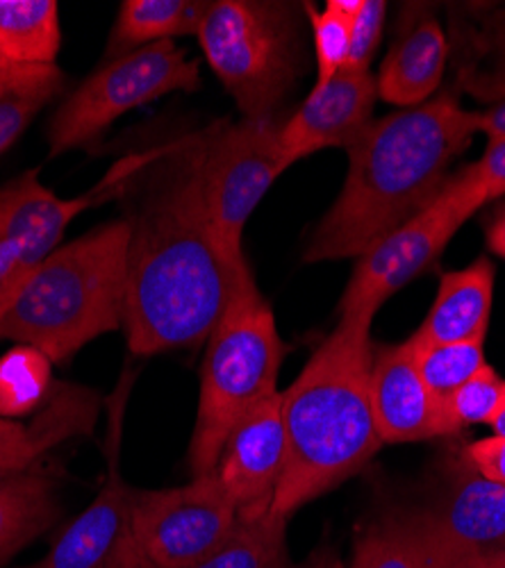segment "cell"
Wrapping results in <instances>:
<instances>
[{
    "label": "cell",
    "instance_id": "1",
    "mask_svg": "<svg viewBox=\"0 0 505 568\" xmlns=\"http://www.w3.org/2000/svg\"><path fill=\"white\" fill-rule=\"evenodd\" d=\"M151 169L128 216L123 327L130 353L140 357L208 342L246 262L225 253L212 223L201 134L173 141Z\"/></svg>",
    "mask_w": 505,
    "mask_h": 568
},
{
    "label": "cell",
    "instance_id": "2",
    "mask_svg": "<svg viewBox=\"0 0 505 568\" xmlns=\"http://www.w3.org/2000/svg\"><path fill=\"white\" fill-rule=\"evenodd\" d=\"M476 132V112L453 97L372 121L346 149L344 186L310 236L305 262L360 257L426 210L448 182L451 162L469 149Z\"/></svg>",
    "mask_w": 505,
    "mask_h": 568
},
{
    "label": "cell",
    "instance_id": "3",
    "mask_svg": "<svg viewBox=\"0 0 505 568\" xmlns=\"http://www.w3.org/2000/svg\"><path fill=\"white\" fill-rule=\"evenodd\" d=\"M342 312L337 327L283 392L287 464L271 509L292 514L360 473L381 450L372 407V321Z\"/></svg>",
    "mask_w": 505,
    "mask_h": 568
},
{
    "label": "cell",
    "instance_id": "4",
    "mask_svg": "<svg viewBox=\"0 0 505 568\" xmlns=\"http://www.w3.org/2000/svg\"><path fill=\"white\" fill-rule=\"evenodd\" d=\"M130 223L119 219L39 262L0 312V339L32 346L53 364L123 325Z\"/></svg>",
    "mask_w": 505,
    "mask_h": 568
},
{
    "label": "cell",
    "instance_id": "5",
    "mask_svg": "<svg viewBox=\"0 0 505 568\" xmlns=\"http://www.w3.org/2000/svg\"><path fill=\"white\" fill-rule=\"evenodd\" d=\"M287 346L249 262L242 264L235 292L208 339L201 368V396L190 444L194 478L216 466L235 425L264 398L273 396Z\"/></svg>",
    "mask_w": 505,
    "mask_h": 568
},
{
    "label": "cell",
    "instance_id": "6",
    "mask_svg": "<svg viewBox=\"0 0 505 568\" xmlns=\"http://www.w3.org/2000/svg\"><path fill=\"white\" fill-rule=\"evenodd\" d=\"M296 6L262 0H216L199 26L212 71L244 119L273 116L299 78Z\"/></svg>",
    "mask_w": 505,
    "mask_h": 568
},
{
    "label": "cell",
    "instance_id": "7",
    "mask_svg": "<svg viewBox=\"0 0 505 568\" xmlns=\"http://www.w3.org/2000/svg\"><path fill=\"white\" fill-rule=\"evenodd\" d=\"M201 71L173 41H160L101 67L58 108L49 149L58 158L94 141L125 112L171 91H196Z\"/></svg>",
    "mask_w": 505,
    "mask_h": 568
},
{
    "label": "cell",
    "instance_id": "8",
    "mask_svg": "<svg viewBox=\"0 0 505 568\" xmlns=\"http://www.w3.org/2000/svg\"><path fill=\"white\" fill-rule=\"evenodd\" d=\"M283 123L273 116L219 123L201 132L205 203L231 257H242L244 227L283 171L292 166L281 149Z\"/></svg>",
    "mask_w": 505,
    "mask_h": 568
},
{
    "label": "cell",
    "instance_id": "9",
    "mask_svg": "<svg viewBox=\"0 0 505 568\" xmlns=\"http://www.w3.org/2000/svg\"><path fill=\"white\" fill-rule=\"evenodd\" d=\"M481 207L483 203L474 194L467 169L451 175L426 210L360 255L340 310L378 312L390 296L435 264L453 234Z\"/></svg>",
    "mask_w": 505,
    "mask_h": 568
},
{
    "label": "cell",
    "instance_id": "10",
    "mask_svg": "<svg viewBox=\"0 0 505 568\" xmlns=\"http://www.w3.org/2000/svg\"><path fill=\"white\" fill-rule=\"evenodd\" d=\"M130 385L132 375L123 373L117 392L108 400V476L101 491L94 503L60 532L49 552L23 568H151L132 528L137 489L123 480L119 466Z\"/></svg>",
    "mask_w": 505,
    "mask_h": 568
},
{
    "label": "cell",
    "instance_id": "11",
    "mask_svg": "<svg viewBox=\"0 0 505 568\" xmlns=\"http://www.w3.org/2000/svg\"><path fill=\"white\" fill-rule=\"evenodd\" d=\"M238 524V507L212 473L185 487L140 491L132 528L151 568H190L212 552Z\"/></svg>",
    "mask_w": 505,
    "mask_h": 568
},
{
    "label": "cell",
    "instance_id": "12",
    "mask_svg": "<svg viewBox=\"0 0 505 568\" xmlns=\"http://www.w3.org/2000/svg\"><path fill=\"white\" fill-rule=\"evenodd\" d=\"M164 149L125 158L101 184L71 201H64L55 196L51 189H46L39 182L37 171H28L21 178L3 184L0 186V244L17 248L26 266L34 268L60 248L67 225L80 212L125 192L128 182L137 175V171L149 169L164 153Z\"/></svg>",
    "mask_w": 505,
    "mask_h": 568
},
{
    "label": "cell",
    "instance_id": "13",
    "mask_svg": "<svg viewBox=\"0 0 505 568\" xmlns=\"http://www.w3.org/2000/svg\"><path fill=\"white\" fill-rule=\"evenodd\" d=\"M287 464L283 394L255 405L228 435L212 476L238 511L269 507Z\"/></svg>",
    "mask_w": 505,
    "mask_h": 568
},
{
    "label": "cell",
    "instance_id": "14",
    "mask_svg": "<svg viewBox=\"0 0 505 568\" xmlns=\"http://www.w3.org/2000/svg\"><path fill=\"white\" fill-rule=\"evenodd\" d=\"M376 99V78L370 71L344 69L326 87H314L281 128L285 158L296 164L324 149H349L372 123Z\"/></svg>",
    "mask_w": 505,
    "mask_h": 568
},
{
    "label": "cell",
    "instance_id": "15",
    "mask_svg": "<svg viewBox=\"0 0 505 568\" xmlns=\"http://www.w3.org/2000/svg\"><path fill=\"white\" fill-rule=\"evenodd\" d=\"M372 407L383 444L442 437L440 403L422 381L412 342L374 346Z\"/></svg>",
    "mask_w": 505,
    "mask_h": 568
},
{
    "label": "cell",
    "instance_id": "16",
    "mask_svg": "<svg viewBox=\"0 0 505 568\" xmlns=\"http://www.w3.org/2000/svg\"><path fill=\"white\" fill-rule=\"evenodd\" d=\"M99 396L84 387L58 383L30 423L0 418V476L34 466L58 444L94 430Z\"/></svg>",
    "mask_w": 505,
    "mask_h": 568
},
{
    "label": "cell",
    "instance_id": "17",
    "mask_svg": "<svg viewBox=\"0 0 505 568\" xmlns=\"http://www.w3.org/2000/svg\"><path fill=\"white\" fill-rule=\"evenodd\" d=\"M428 514L444 537L467 550L487 557L505 544V487L485 480L467 457L455 464L442 505Z\"/></svg>",
    "mask_w": 505,
    "mask_h": 568
},
{
    "label": "cell",
    "instance_id": "18",
    "mask_svg": "<svg viewBox=\"0 0 505 568\" xmlns=\"http://www.w3.org/2000/svg\"><path fill=\"white\" fill-rule=\"evenodd\" d=\"M448 60V39L433 17L403 26L394 49L376 78L378 97L398 108H420L442 82Z\"/></svg>",
    "mask_w": 505,
    "mask_h": 568
},
{
    "label": "cell",
    "instance_id": "19",
    "mask_svg": "<svg viewBox=\"0 0 505 568\" xmlns=\"http://www.w3.org/2000/svg\"><path fill=\"white\" fill-rule=\"evenodd\" d=\"M494 294V266L476 260L463 271L442 275L437 298L410 339L417 346L485 339Z\"/></svg>",
    "mask_w": 505,
    "mask_h": 568
},
{
    "label": "cell",
    "instance_id": "20",
    "mask_svg": "<svg viewBox=\"0 0 505 568\" xmlns=\"http://www.w3.org/2000/svg\"><path fill=\"white\" fill-rule=\"evenodd\" d=\"M58 480L39 464L0 476V568L60 516Z\"/></svg>",
    "mask_w": 505,
    "mask_h": 568
},
{
    "label": "cell",
    "instance_id": "21",
    "mask_svg": "<svg viewBox=\"0 0 505 568\" xmlns=\"http://www.w3.org/2000/svg\"><path fill=\"white\" fill-rule=\"evenodd\" d=\"M455 80L481 103L505 101V8L455 26Z\"/></svg>",
    "mask_w": 505,
    "mask_h": 568
},
{
    "label": "cell",
    "instance_id": "22",
    "mask_svg": "<svg viewBox=\"0 0 505 568\" xmlns=\"http://www.w3.org/2000/svg\"><path fill=\"white\" fill-rule=\"evenodd\" d=\"M208 6L196 0H125L108 39L110 62L171 37L196 34Z\"/></svg>",
    "mask_w": 505,
    "mask_h": 568
},
{
    "label": "cell",
    "instance_id": "23",
    "mask_svg": "<svg viewBox=\"0 0 505 568\" xmlns=\"http://www.w3.org/2000/svg\"><path fill=\"white\" fill-rule=\"evenodd\" d=\"M290 518L269 507L238 511V524L212 552L190 568H294L287 548Z\"/></svg>",
    "mask_w": 505,
    "mask_h": 568
},
{
    "label": "cell",
    "instance_id": "24",
    "mask_svg": "<svg viewBox=\"0 0 505 568\" xmlns=\"http://www.w3.org/2000/svg\"><path fill=\"white\" fill-rule=\"evenodd\" d=\"M55 0H0V49L17 64H55L60 53Z\"/></svg>",
    "mask_w": 505,
    "mask_h": 568
},
{
    "label": "cell",
    "instance_id": "25",
    "mask_svg": "<svg viewBox=\"0 0 505 568\" xmlns=\"http://www.w3.org/2000/svg\"><path fill=\"white\" fill-rule=\"evenodd\" d=\"M431 539L426 514H398L364 530L349 568H428Z\"/></svg>",
    "mask_w": 505,
    "mask_h": 568
},
{
    "label": "cell",
    "instance_id": "26",
    "mask_svg": "<svg viewBox=\"0 0 505 568\" xmlns=\"http://www.w3.org/2000/svg\"><path fill=\"white\" fill-rule=\"evenodd\" d=\"M64 87V73L55 64H17L0 82V155L26 132L30 121Z\"/></svg>",
    "mask_w": 505,
    "mask_h": 568
},
{
    "label": "cell",
    "instance_id": "27",
    "mask_svg": "<svg viewBox=\"0 0 505 568\" xmlns=\"http://www.w3.org/2000/svg\"><path fill=\"white\" fill-rule=\"evenodd\" d=\"M53 362L41 351L17 344L0 357V418H21L49 403L53 389Z\"/></svg>",
    "mask_w": 505,
    "mask_h": 568
},
{
    "label": "cell",
    "instance_id": "28",
    "mask_svg": "<svg viewBox=\"0 0 505 568\" xmlns=\"http://www.w3.org/2000/svg\"><path fill=\"white\" fill-rule=\"evenodd\" d=\"M505 405V381L485 364L472 381L440 400L442 437L455 435L469 425H492Z\"/></svg>",
    "mask_w": 505,
    "mask_h": 568
},
{
    "label": "cell",
    "instance_id": "29",
    "mask_svg": "<svg viewBox=\"0 0 505 568\" xmlns=\"http://www.w3.org/2000/svg\"><path fill=\"white\" fill-rule=\"evenodd\" d=\"M412 348H415L422 381L428 387V392L437 398V403L453 394L457 387H463L467 381H472V377L487 364L485 339L435 346H417L412 342Z\"/></svg>",
    "mask_w": 505,
    "mask_h": 568
},
{
    "label": "cell",
    "instance_id": "30",
    "mask_svg": "<svg viewBox=\"0 0 505 568\" xmlns=\"http://www.w3.org/2000/svg\"><path fill=\"white\" fill-rule=\"evenodd\" d=\"M305 14L312 23L314 58H316V84L326 87L340 71H344L351 49V26L355 19H346L333 8L316 10L314 3H305Z\"/></svg>",
    "mask_w": 505,
    "mask_h": 568
},
{
    "label": "cell",
    "instance_id": "31",
    "mask_svg": "<svg viewBox=\"0 0 505 568\" xmlns=\"http://www.w3.org/2000/svg\"><path fill=\"white\" fill-rule=\"evenodd\" d=\"M385 14L387 3H383V0H364L360 14L351 26V49L344 67L346 71H370L381 43Z\"/></svg>",
    "mask_w": 505,
    "mask_h": 568
},
{
    "label": "cell",
    "instance_id": "32",
    "mask_svg": "<svg viewBox=\"0 0 505 568\" xmlns=\"http://www.w3.org/2000/svg\"><path fill=\"white\" fill-rule=\"evenodd\" d=\"M467 175L483 207L505 196V136L487 141L483 158L467 166Z\"/></svg>",
    "mask_w": 505,
    "mask_h": 568
},
{
    "label": "cell",
    "instance_id": "33",
    "mask_svg": "<svg viewBox=\"0 0 505 568\" xmlns=\"http://www.w3.org/2000/svg\"><path fill=\"white\" fill-rule=\"evenodd\" d=\"M465 457L485 480L505 487V437L481 439L465 450Z\"/></svg>",
    "mask_w": 505,
    "mask_h": 568
},
{
    "label": "cell",
    "instance_id": "34",
    "mask_svg": "<svg viewBox=\"0 0 505 568\" xmlns=\"http://www.w3.org/2000/svg\"><path fill=\"white\" fill-rule=\"evenodd\" d=\"M30 271L17 248L0 244V312L17 296Z\"/></svg>",
    "mask_w": 505,
    "mask_h": 568
},
{
    "label": "cell",
    "instance_id": "35",
    "mask_svg": "<svg viewBox=\"0 0 505 568\" xmlns=\"http://www.w3.org/2000/svg\"><path fill=\"white\" fill-rule=\"evenodd\" d=\"M478 132H485L487 139L505 136V101L492 105L487 112H476Z\"/></svg>",
    "mask_w": 505,
    "mask_h": 568
},
{
    "label": "cell",
    "instance_id": "36",
    "mask_svg": "<svg viewBox=\"0 0 505 568\" xmlns=\"http://www.w3.org/2000/svg\"><path fill=\"white\" fill-rule=\"evenodd\" d=\"M487 244L496 255L505 257V205L496 212L487 227Z\"/></svg>",
    "mask_w": 505,
    "mask_h": 568
},
{
    "label": "cell",
    "instance_id": "37",
    "mask_svg": "<svg viewBox=\"0 0 505 568\" xmlns=\"http://www.w3.org/2000/svg\"><path fill=\"white\" fill-rule=\"evenodd\" d=\"M296 568H346L333 550H316L307 561Z\"/></svg>",
    "mask_w": 505,
    "mask_h": 568
},
{
    "label": "cell",
    "instance_id": "38",
    "mask_svg": "<svg viewBox=\"0 0 505 568\" xmlns=\"http://www.w3.org/2000/svg\"><path fill=\"white\" fill-rule=\"evenodd\" d=\"M329 8H333L335 12L344 14L346 19H355L364 6V0H329Z\"/></svg>",
    "mask_w": 505,
    "mask_h": 568
},
{
    "label": "cell",
    "instance_id": "39",
    "mask_svg": "<svg viewBox=\"0 0 505 568\" xmlns=\"http://www.w3.org/2000/svg\"><path fill=\"white\" fill-rule=\"evenodd\" d=\"M14 67V62L6 55V51L0 49V82H3L6 78H8V73H10V69Z\"/></svg>",
    "mask_w": 505,
    "mask_h": 568
},
{
    "label": "cell",
    "instance_id": "40",
    "mask_svg": "<svg viewBox=\"0 0 505 568\" xmlns=\"http://www.w3.org/2000/svg\"><path fill=\"white\" fill-rule=\"evenodd\" d=\"M492 428H494V433H496L498 437H505V405H503V409L496 414V418L492 420Z\"/></svg>",
    "mask_w": 505,
    "mask_h": 568
},
{
    "label": "cell",
    "instance_id": "41",
    "mask_svg": "<svg viewBox=\"0 0 505 568\" xmlns=\"http://www.w3.org/2000/svg\"><path fill=\"white\" fill-rule=\"evenodd\" d=\"M474 568H505V564H498L485 555H481L476 561H474Z\"/></svg>",
    "mask_w": 505,
    "mask_h": 568
},
{
    "label": "cell",
    "instance_id": "42",
    "mask_svg": "<svg viewBox=\"0 0 505 568\" xmlns=\"http://www.w3.org/2000/svg\"><path fill=\"white\" fill-rule=\"evenodd\" d=\"M489 559H494V561H498V564H505V544L503 546H498L492 555H487Z\"/></svg>",
    "mask_w": 505,
    "mask_h": 568
}]
</instances>
